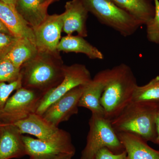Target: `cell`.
Returning a JSON list of instances; mask_svg holds the SVG:
<instances>
[{
    "instance_id": "cell-21",
    "label": "cell",
    "mask_w": 159,
    "mask_h": 159,
    "mask_svg": "<svg viewBox=\"0 0 159 159\" xmlns=\"http://www.w3.org/2000/svg\"><path fill=\"white\" fill-rule=\"evenodd\" d=\"M132 101L159 103V76L145 85H137L134 91Z\"/></svg>"
},
{
    "instance_id": "cell-9",
    "label": "cell",
    "mask_w": 159,
    "mask_h": 159,
    "mask_svg": "<svg viewBox=\"0 0 159 159\" xmlns=\"http://www.w3.org/2000/svg\"><path fill=\"white\" fill-rule=\"evenodd\" d=\"M85 85H80L69 91L54 102L42 116L55 126L68 121L78 112L80 99L85 88Z\"/></svg>"
},
{
    "instance_id": "cell-27",
    "label": "cell",
    "mask_w": 159,
    "mask_h": 159,
    "mask_svg": "<svg viewBox=\"0 0 159 159\" xmlns=\"http://www.w3.org/2000/svg\"><path fill=\"white\" fill-rule=\"evenodd\" d=\"M156 126L157 138L154 143L159 146V103H158L157 107L156 115Z\"/></svg>"
},
{
    "instance_id": "cell-30",
    "label": "cell",
    "mask_w": 159,
    "mask_h": 159,
    "mask_svg": "<svg viewBox=\"0 0 159 159\" xmlns=\"http://www.w3.org/2000/svg\"><path fill=\"white\" fill-rule=\"evenodd\" d=\"M0 32L11 34L7 27L1 20H0Z\"/></svg>"
},
{
    "instance_id": "cell-5",
    "label": "cell",
    "mask_w": 159,
    "mask_h": 159,
    "mask_svg": "<svg viewBox=\"0 0 159 159\" xmlns=\"http://www.w3.org/2000/svg\"><path fill=\"white\" fill-rule=\"evenodd\" d=\"M89 130L81 159H92L100 149L106 148L115 154L125 151L113 128L111 121L104 116L92 114L89 121Z\"/></svg>"
},
{
    "instance_id": "cell-20",
    "label": "cell",
    "mask_w": 159,
    "mask_h": 159,
    "mask_svg": "<svg viewBox=\"0 0 159 159\" xmlns=\"http://www.w3.org/2000/svg\"><path fill=\"white\" fill-rule=\"evenodd\" d=\"M38 52L35 43L28 39L19 38L5 57L20 69L25 63L34 57Z\"/></svg>"
},
{
    "instance_id": "cell-14",
    "label": "cell",
    "mask_w": 159,
    "mask_h": 159,
    "mask_svg": "<svg viewBox=\"0 0 159 159\" xmlns=\"http://www.w3.org/2000/svg\"><path fill=\"white\" fill-rule=\"evenodd\" d=\"M117 134L126 152V159H159V150L150 147L140 136L127 132Z\"/></svg>"
},
{
    "instance_id": "cell-15",
    "label": "cell",
    "mask_w": 159,
    "mask_h": 159,
    "mask_svg": "<svg viewBox=\"0 0 159 159\" xmlns=\"http://www.w3.org/2000/svg\"><path fill=\"white\" fill-rule=\"evenodd\" d=\"M0 20L13 36L28 39L35 44L33 29L23 20L15 8L1 1Z\"/></svg>"
},
{
    "instance_id": "cell-32",
    "label": "cell",
    "mask_w": 159,
    "mask_h": 159,
    "mask_svg": "<svg viewBox=\"0 0 159 159\" xmlns=\"http://www.w3.org/2000/svg\"><path fill=\"white\" fill-rule=\"evenodd\" d=\"M2 124H0V134H1V131H2Z\"/></svg>"
},
{
    "instance_id": "cell-12",
    "label": "cell",
    "mask_w": 159,
    "mask_h": 159,
    "mask_svg": "<svg viewBox=\"0 0 159 159\" xmlns=\"http://www.w3.org/2000/svg\"><path fill=\"white\" fill-rule=\"evenodd\" d=\"M89 11L81 0H71L66 3L62 13L63 31L67 35L77 32L80 36H88L86 22Z\"/></svg>"
},
{
    "instance_id": "cell-1",
    "label": "cell",
    "mask_w": 159,
    "mask_h": 159,
    "mask_svg": "<svg viewBox=\"0 0 159 159\" xmlns=\"http://www.w3.org/2000/svg\"><path fill=\"white\" fill-rule=\"evenodd\" d=\"M65 66L59 52L38 51L20 67L22 87L46 95L62 81Z\"/></svg>"
},
{
    "instance_id": "cell-28",
    "label": "cell",
    "mask_w": 159,
    "mask_h": 159,
    "mask_svg": "<svg viewBox=\"0 0 159 159\" xmlns=\"http://www.w3.org/2000/svg\"><path fill=\"white\" fill-rule=\"evenodd\" d=\"M74 155L70 154H63L59 155L50 158H30V159H72Z\"/></svg>"
},
{
    "instance_id": "cell-25",
    "label": "cell",
    "mask_w": 159,
    "mask_h": 159,
    "mask_svg": "<svg viewBox=\"0 0 159 159\" xmlns=\"http://www.w3.org/2000/svg\"><path fill=\"white\" fill-rule=\"evenodd\" d=\"M19 38L0 32V60L6 57Z\"/></svg>"
},
{
    "instance_id": "cell-3",
    "label": "cell",
    "mask_w": 159,
    "mask_h": 159,
    "mask_svg": "<svg viewBox=\"0 0 159 159\" xmlns=\"http://www.w3.org/2000/svg\"><path fill=\"white\" fill-rule=\"evenodd\" d=\"M158 103L132 101L111 120L116 133L127 132L154 143L157 138L156 115Z\"/></svg>"
},
{
    "instance_id": "cell-24",
    "label": "cell",
    "mask_w": 159,
    "mask_h": 159,
    "mask_svg": "<svg viewBox=\"0 0 159 159\" xmlns=\"http://www.w3.org/2000/svg\"><path fill=\"white\" fill-rule=\"evenodd\" d=\"M21 87V76L14 82L8 84L6 82H0V112L4 108L11 94Z\"/></svg>"
},
{
    "instance_id": "cell-11",
    "label": "cell",
    "mask_w": 159,
    "mask_h": 159,
    "mask_svg": "<svg viewBox=\"0 0 159 159\" xmlns=\"http://www.w3.org/2000/svg\"><path fill=\"white\" fill-rule=\"evenodd\" d=\"M110 71L111 69L99 71L89 82L85 84L80 99L79 107L88 109L92 114L104 116L100 99L108 82Z\"/></svg>"
},
{
    "instance_id": "cell-16",
    "label": "cell",
    "mask_w": 159,
    "mask_h": 159,
    "mask_svg": "<svg viewBox=\"0 0 159 159\" xmlns=\"http://www.w3.org/2000/svg\"><path fill=\"white\" fill-rule=\"evenodd\" d=\"M22 134H29L40 140L54 136L59 129L46 120L41 115L34 113L26 119L13 123Z\"/></svg>"
},
{
    "instance_id": "cell-6",
    "label": "cell",
    "mask_w": 159,
    "mask_h": 159,
    "mask_svg": "<svg viewBox=\"0 0 159 159\" xmlns=\"http://www.w3.org/2000/svg\"><path fill=\"white\" fill-rule=\"evenodd\" d=\"M45 95L40 92L25 88H20L9 97L2 111V124H12L35 113L40 102Z\"/></svg>"
},
{
    "instance_id": "cell-18",
    "label": "cell",
    "mask_w": 159,
    "mask_h": 159,
    "mask_svg": "<svg viewBox=\"0 0 159 159\" xmlns=\"http://www.w3.org/2000/svg\"><path fill=\"white\" fill-rule=\"evenodd\" d=\"M58 52L81 53L91 59L103 60L104 55L99 49L80 35H67L61 38L57 48Z\"/></svg>"
},
{
    "instance_id": "cell-19",
    "label": "cell",
    "mask_w": 159,
    "mask_h": 159,
    "mask_svg": "<svg viewBox=\"0 0 159 159\" xmlns=\"http://www.w3.org/2000/svg\"><path fill=\"white\" fill-rule=\"evenodd\" d=\"M145 25L154 16L153 0H111Z\"/></svg>"
},
{
    "instance_id": "cell-8",
    "label": "cell",
    "mask_w": 159,
    "mask_h": 159,
    "mask_svg": "<svg viewBox=\"0 0 159 159\" xmlns=\"http://www.w3.org/2000/svg\"><path fill=\"white\" fill-rule=\"evenodd\" d=\"M90 73L86 66L80 64L66 66L64 77L59 84L45 95L35 113L42 115L49 107L69 91L91 81Z\"/></svg>"
},
{
    "instance_id": "cell-7",
    "label": "cell",
    "mask_w": 159,
    "mask_h": 159,
    "mask_svg": "<svg viewBox=\"0 0 159 159\" xmlns=\"http://www.w3.org/2000/svg\"><path fill=\"white\" fill-rule=\"evenodd\" d=\"M23 140L30 158H50L63 154L75 155L76 152L70 134L63 129H59L54 136L47 140L24 136Z\"/></svg>"
},
{
    "instance_id": "cell-23",
    "label": "cell",
    "mask_w": 159,
    "mask_h": 159,
    "mask_svg": "<svg viewBox=\"0 0 159 159\" xmlns=\"http://www.w3.org/2000/svg\"><path fill=\"white\" fill-rule=\"evenodd\" d=\"M154 16L145 25L147 39L149 41L159 45V1L153 0Z\"/></svg>"
},
{
    "instance_id": "cell-10",
    "label": "cell",
    "mask_w": 159,
    "mask_h": 159,
    "mask_svg": "<svg viewBox=\"0 0 159 159\" xmlns=\"http://www.w3.org/2000/svg\"><path fill=\"white\" fill-rule=\"evenodd\" d=\"M63 26L62 14L48 15L41 24L33 29L38 51L58 52L57 48L61 38Z\"/></svg>"
},
{
    "instance_id": "cell-29",
    "label": "cell",
    "mask_w": 159,
    "mask_h": 159,
    "mask_svg": "<svg viewBox=\"0 0 159 159\" xmlns=\"http://www.w3.org/2000/svg\"><path fill=\"white\" fill-rule=\"evenodd\" d=\"M17 0H0L2 2L15 8Z\"/></svg>"
},
{
    "instance_id": "cell-22",
    "label": "cell",
    "mask_w": 159,
    "mask_h": 159,
    "mask_svg": "<svg viewBox=\"0 0 159 159\" xmlns=\"http://www.w3.org/2000/svg\"><path fill=\"white\" fill-rule=\"evenodd\" d=\"M20 70L6 57L0 60V82L11 83L17 80L20 76Z\"/></svg>"
},
{
    "instance_id": "cell-33",
    "label": "cell",
    "mask_w": 159,
    "mask_h": 159,
    "mask_svg": "<svg viewBox=\"0 0 159 159\" xmlns=\"http://www.w3.org/2000/svg\"><path fill=\"white\" fill-rule=\"evenodd\" d=\"M0 124H2V123H1V122H0Z\"/></svg>"
},
{
    "instance_id": "cell-2",
    "label": "cell",
    "mask_w": 159,
    "mask_h": 159,
    "mask_svg": "<svg viewBox=\"0 0 159 159\" xmlns=\"http://www.w3.org/2000/svg\"><path fill=\"white\" fill-rule=\"evenodd\" d=\"M138 85L131 68L121 63L111 69L108 82L100 99L104 116L112 120L132 102L134 91Z\"/></svg>"
},
{
    "instance_id": "cell-13",
    "label": "cell",
    "mask_w": 159,
    "mask_h": 159,
    "mask_svg": "<svg viewBox=\"0 0 159 159\" xmlns=\"http://www.w3.org/2000/svg\"><path fill=\"white\" fill-rule=\"evenodd\" d=\"M0 134V159L19 158L27 155L22 134L13 124H2Z\"/></svg>"
},
{
    "instance_id": "cell-26",
    "label": "cell",
    "mask_w": 159,
    "mask_h": 159,
    "mask_svg": "<svg viewBox=\"0 0 159 159\" xmlns=\"http://www.w3.org/2000/svg\"><path fill=\"white\" fill-rule=\"evenodd\" d=\"M125 151L119 154H115L108 148H102L95 154L92 159H126Z\"/></svg>"
},
{
    "instance_id": "cell-34",
    "label": "cell",
    "mask_w": 159,
    "mask_h": 159,
    "mask_svg": "<svg viewBox=\"0 0 159 159\" xmlns=\"http://www.w3.org/2000/svg\"></svg>"
},
{
    "instance_id": "cell-4",
    "label": "cell",
    "mask_w": 159,
    "mask_h": 159,
    "mask_svg": "<svg viewBox=\"0 0 159 159\" xmlns=\"http://www.w3.org/2000/svg\"><path fill=\"white\" fill-rule=\"evenodd\" d=\"M89 12L99 22L113 29L123 37L134 34L141 26V22L111 0H81Z\"/></svg>"
},
{
    "instance_id": "cell-31",
    "label": "cell",
    "mask_w": 159,
    "mask_h": 159,
    "mask_svg": "<svg viewBox=\"0 0 159 159\" xmlns=\"http://www.w3.org/2000/svg\"><path fill=\"white\" fill-rule=\"evenodd\" d=\"M54 1H55V0H49V4H50V5L51 4V3L53 2Z\"/></svg>"
},
{
    "instance_id": "cell-17",
    "label": "cell",
    "mask_w": 159,
    "mask_h": 159,
    "mask_svg": "<svg viewBox=\"0 0 159 159\" xmlns=\"http://www.w3.org/2000/svg\"><path fill=\"white\" fill-rule=\"evenodd\" d=\"M49 0H17L16 9L32 29L37 27L48 16Z\"/></svg>"
}]
</instances>
